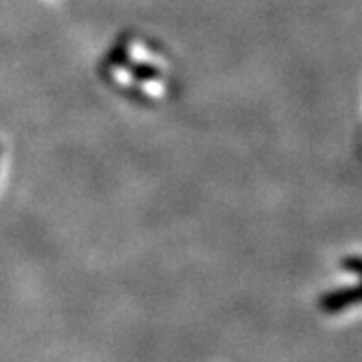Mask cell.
Instances as JSON below:
<instances>
[{"mask_svg":"<svg viewBox=\"0 0 362 362\" xmlns=\"http://www.w3.org/2000/svg\"><path fill=\"white\" fill-rule=\"evenodd\" d=\"M101 77L117 93L153 107L175 87V69L165 51L143 35H125L103 59Z\"/></svg>","mask_w":362,"mask_h":362,"instance_id":"1","label":"cell"},{"mask_svg":"<svg viewBox=\"0 0 362 362\" xmlns=\"http://www.w3.org/2000/svg\"><path fill=\"white\" fill-rule=\"evenodd\" d=\"M354 304H362V284L328 292V294H324L318 306L326 314H338V312H342L344 308H350Z\"/></svg>","mask_w":362,"mask_h":362,"instance_id":"2","label":"cell"},{"mask_svg":"<svg viewBox=\"0 0 362 362\" xmlns=\"http://www.w3.org/2000/svg\"><path fill=\"white\" fill-rule=\"evenodd\" d=\"M342 266H344V270L352 272L358 278H362V256H349V258L342 259Z\"/></svg>","mask_w":362,"mask_h":362,"instance_id":"3","label":"cell"}]
</instances>
